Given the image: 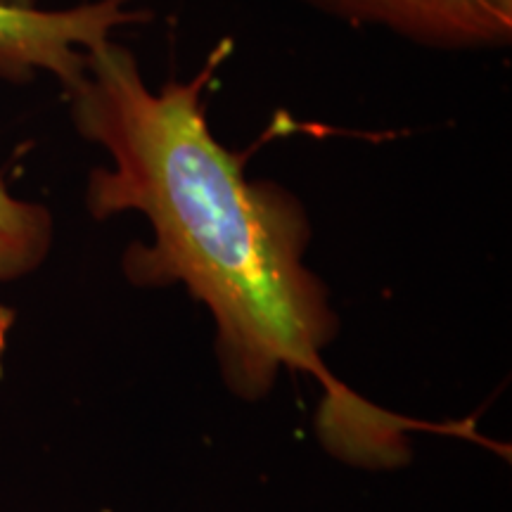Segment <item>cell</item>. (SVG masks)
Returning <instances> with one entry per match:
<instances>
[{
	"label": "cell",
	"instance_id": "cell-1",
	"mask_svg": "<svg viewBox=\"0 0 512 512\" xmlns=\"http://www.w3.org/2000/svg\"><path fill=\"white\" fill-rule=\"evenodd\" d=\"M233 43L221 41L188 81L147 86L133 53L110 36L86 50L64 91L81 138L110 166L86 185L95 219L138 211L150 245H131L121 268L138 287L185 285L216 325L223 380L240 399L271 392L280 370L313 373L330 413L358 406L323 368L337 313L323 280L306 266L311 223L302 202L271 181H247L242 157L216 140L204 93Z\"/></svg>",
	"mask_w": 512,
	"mask_h": 512
},
{
	"label": "cell",
	"instance_id": "cell-2",
	"mask_svg": "<svg viewBox=\"0 0 512 512\" xmlns=\"http://www.w3.org/2000/svg\"><path fill=\"white\" fill-rule=\"evenodd\" d=\"M126 0H102L64 12H43L34 0H0V74L27 76L48 69L64 88L81 74L86 50L112 29L140 22Z\"/></svg>",
	"mask_w": 512,
	"mask_h": 512
},
{
	"label": "cell",
	"instance_id": "cell-3",
	"mask_svg": "<svg viewBox=\"0 0 512 512\" xmlns=\"http://www.w3.org/2000/svg\"><path fill=\"white\" fill-rule=\"evenodd\" d=\"M354 27H375L434 50L503 48L512 38V0H302Z\"/></svg>",
	"mask_w": 512,
	"mask_h": 512
},
{
	"label": "cell",
	"instance_id": "cell-4",
	"mask_svg": "<svg viewBox=\"0 0 512 512\" xmlns=\"http://www.w3.org/2000/svg\"><path fill=\"white\" fill-rule=\"evenodd\" d=\"M53 216L46 207L12 195L0 176V283L24 278L46 261Z\"/></svg>",
	"mask_w": 512,
	"mask_h": 512
},
{
	"label": "cell",
	"instance_id": "cell-5",
	"mask_svg": "<svg viewBox=\"0 0 512 512\" xmlns=\"http://www.w3.org/2000/svg\"><path fill=\"white\" fill-rule=\"evenodd\" d=\"M10 328H12V311L8 306L0 304V368H3V356H5V349H8Z\"/></svg>",
	"mask_w": 512,
	"mask_h": 512
}]
</instances>
